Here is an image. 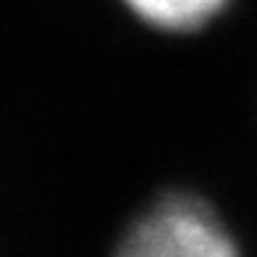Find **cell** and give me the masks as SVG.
I'll use <instances>...</instances> for the list:
<instances>
[{
	"mask_svg": "<svg viewBox=\"0 0 257 257\" xmlns=\"http://www.w3.org/2000/svg\"><path fill=\"white\" fill-rule=\"evenodd\" d=\"M147 27L160 32H194L202 29L226 8L228 0H121Z\"/></svg>",
	"mask_w": 257,
	"mask_h": 257,
	"instance_id": "2",
	"label": "cell"
},
{
	"mask_svg": "<svg viewBox=\"0 0 257 257\" xmlns=\"http://www.w3.org/2000/svg\"><path fill=\"white\" fill-rule=\"evenodd\" d=\"M115 257H239V249L210 205L166 194L126 228Z\"/></svg>",
	"mask_w": 257,
	"mask_h": 257,
	"instance_id": "1",
	"label": "cell"
}]
</instances>
